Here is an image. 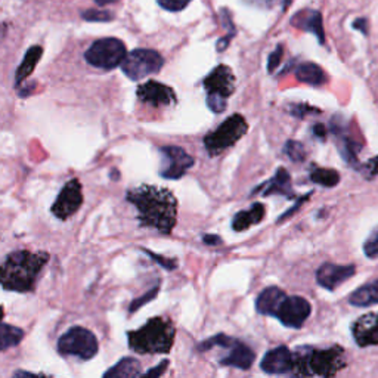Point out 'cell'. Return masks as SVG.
Segmentation results:
<instances>
[{
  "label": "cell",
  "instance_id": "obj_1",
  "mask_svg": "<svg viewBox=\"0 0 378 378\" xmlns=\"http://www.w3.org/2000/svg\"><path fill=\"white\" fill-rule=\"evenodd\" d=\"M127 201L138 210V220L142 228L155 229L169 235L176 225L178 200L167 188L140 185L127 191Z\"/></svg>",
  "mask_w": 378,
  "mask_h": 378
},
{
  "label": "cell",
  "instance_id": "obj_2",
  "mask_svg": "<svg viewBox=\"0 0 378 378\" xmlns=\"http://www.w3.org/2000/svg\"><path fill=\"white\" fill-rule=\"evenodd\" d=\"M48 261V253H31L28 250L10 253L0 265V285L15 293H30L35 290Z\"/></svg>",
  "mask_w": 378,
  "mask_h": 378
},
{
  "label": "cell",
  "instance_id": "obj_3",
  "mask_svg": "<svg viewBox=\"0 0 378 378\" xmlns=\"http://www.w3.org/2000/svg\"><path fill=\"white\" fill-rule=\"evenodd\" d=\"M175 336V325L161 316L149 319L142 328L127 332L129 348L140 355L169 353Z\"/></svg>",
  "mask_w": 378,
  "mask_h": 378
},
{
  "label": "cell",
  "instance_id": "obj_4",
  "mask_svg": "<svg viewBox=\"0 0 378 378\" xmlns=\"http://www.w3.org/2000/svg\"><path fill=\"white\" fill-rule=\"evenodd\" d=\"M344 350L339 346L316 350L309 346L293 353V372L303 377H331L344 368Z\"/></svg>",
  "mask_w": 378,
  "mask_h": 378
},
{
  "label": "cell",
  "instance_id": "obj_5",
  "mask_svg": "<svg viewBox=\"0 0 378 378\" xmlns=\"http://www.w3.org/2000/svg\"><path fill=\"white\" fill-rule=\"evenodd\" d=\"M248 123L241 114H234L204 138V147L211 157L220 155L223 151L234 147L247 133Z\"/></svg>",
  "mask_w": 378,
  "mask_h": 378
},
{
  "label": "cell",
  "instance_id": "obj_6",
  "mask_svg": "<svg viewBox=\"0 0 378 378\" xmlns=\"http://www.w3.org/2000/svg\"><path fill=\"white\" fill-rule=\"evenodd\" d=\"M204 88L207 91V105L216 114L226 110V100L235 91V75L226 66L216 67L206 79Z\"/></svg>",
  "mask_w": 378,
  "mask_h": 378
},
{
  "label": "cell",
  "instance_id": "obj_7",
  "mask_svg": "<svg viewBox=\"0 0 378 378\" xmlns=\"http://www.w3.org/2000/svg\"><path fill=\"white\" fill-rule=\"evenodd\" d=\"M211 348H225L228 349L223 358L220 359V365L223 366H234L238 370H248L253 365L256 355L254 352L248 348L247 344L234 340L225 334H219L200 344V350H210Z\"/></svg>",
  "mask_w": 378,
  "mask_h": 378
},
{
  "label": "cell",
  "instance_id": "obj_8",
  "mask_svg": "<svg viewBox=\"0 0 378 378\" xmlns=\"http://www.w3.org/2000/svg\"><path fill=\"white\" fill-rule=\"evenodd\" d=\"M100 350L98 339L95 334L83 327L70 328L58 341V352L64 356H74L82 361L95 358Z\"/></svg>",
  "mask_w": 378,
  "mask_h": 378
},
{
  "label": "cell",
  "instance_id": "obj_9",
  "mask_svg": "<svg viewBox=\"0 0 378 378\" xmlns=\"http://www.w3.org/2000/svg\"><path fill=\"white\" fill-rule=\"evenodd\" d=\"M127 55L124 43L120 39L106 37L96 40L93 45L86 50L84 58L92 67L102 70H113L122 66Z\"/></svg>",
  "mask_w": 378,
  "mask_h": 378
},
{
  "label": "cell",
  "instance_id": "obj_10",
  "mask_svg": "<svg viewBox=\"0 0 378 378\" xmlns=\"http://www.w3.org/2000/svg\"><path fill=\"white\" fill-rule=\"evenodd\" d=\"M164 66V58L153 49H135L127 53L122 62V70L129 79L139 82L158 73Z\"/></svg>",
  "mask_w": 378,
  "mask_h": 378
},
{
  "label": "cell",
  "instance_id": "obj_11",
  "mask_svg": "<svg viewBox=\"0 0 378 378\" xmlns=\"http://www.w3.org/2000/svg\"><path fill=\"white\" fill-rule=\"evenodd\" d=\"M312 313L309 301L300 296H285L274 316L288 328H301Z\"/></svg>",
  "mask_w": 378,
  "mask_h": 378
},
{
  "label": "cell",
  "instance_id": "obj_12",
  "mask_svg": "<svg viewBox=\"0 0 378 378\" xmlns=\"http://www.w3.org/2000/svg\"><path fill=\"white\" fill-rule=\"evenodd\" d=\"M161 169L160 175L164 179L178 180L187 175V171L193 166V158L180 147H163L161 148Z\"/></svg>",
  "mask_w": 378,
  "mask_h": 378
},
{
  "label": "cell",
  "instance_id": "obj_13",
  "mask_svg": "<svg viewBox=\"0 0 378 378\" xmlns=\"http://www.w3.org/2000/svg\"><path fill=\"white\" fill-rule=\"evenodd\" d=\"M83 204V191L79 179H71L61 189L57 201L53 202L52 213L61 220H67L77 213Z\"/></svg>",
  "mask_w": 378,
  "mask_h": 378
},
{
  "label": "cell",
  "instance_id": "obj_14",
  "mask_svg": "<svg viewBox=\"0 0 378 378\" xmlns=\"http://www.w3.org/2000/svg\"><path fill=\"white\" fill-rule=\"evenodd\" d=\"M138 100L144 104L153 106H164L176 104V93L170 86L163 84L155 80H149L144 84H140L138 91Z\"/></svg>",
  "mask_w": 378,
  "mask_h": 378
},
{
  "label": "cell",
  "instance_id": "obj_15",
  "mask_svg": "<svg viewBox=\"0 0 378 378\" xmlns=\"http://www.w3.org/2000/svg\"><path fill=\"white\" fill-rule=\"evenodd\" d=\"M356 274L353 265H334L323 263L316 272L318 284L325 290H336L346 281L350 279Z\"/></svg>",
  "mask_w": 378,
  "mask_h": 378
},
{
  "label": "cell",
  "instance_id": "obj_16",
  "mask_svg": "<svg viewBox=\"0 0 378 378\" xmlns=\"http://www.w3.org/2000/svg\"><path fill=\"white\" fill-rule=\"evenodd\" d=\"M352 336L359 348L378 344V312L366 313L353 322Z\"/></svg>",
  "mask_w": 378,
  "mask_h": 378
},
{
  "label": "cell",
  "instance_id": "obj_17",
  "mask_svg": "<svg viewBox=\"0 0 378 378\" xmlns=\"http://www.w3.org/2000/svg\"><path fill=\"white\" fill-rule=\"evenodd\" d=\"M261 368L266 374L293 372V352L285 346H278L263 356Z\"/></svg>",
  "mask_w": 378,
  "mask_h": 378
},
{
  "label": "cell",
  "instance_id": "obj_18",
  "mask_svg": "<svg viewBox=\"0 0 378 378\" xmlns=\"http://www.w3.org/2000/svg\"><path fill=\"white\" fill-rule=\"evenodd\" d=\"M291 26L308 31L318 39L321 45L325 43V31H323L322 15L315 9H301L291 18Z\"/></svg>",
  "mask_w": 378,
  "mask_h": 378
},
{
  "label": "cell",
  "instance_id": "obj_19",
  "mask_svg": "<svg viewBox=\"0 0 378 378\" xmlns=\"http://www.w3.org/2000/svg\"><path fill=\"white\" fill-rule=\"evenodd\" d=\"M331 131L337 139V144L340 148L341 157L348 161V163L352 167H359V161H358V153L361 149V144L356 142L353 138H350L346 131L343 129V123L337 124V120H334L331 124Z\"/></svg>",
  "mask_w": 378,
  "mask_h": 378
},
{
  "label": "cell",
  "instance_id": "obj_20",
  "mask_svg": "<svg viewBox=\"0 0 378 378\" xmlns=\"http://www.w3.org/2000/svg\"><path fill=\"white\" fill-rule=\"evenodd\" d=\"M256 193H262V196H275V193H279V196L284 197H293V189H291V178L290 173L285 169H278L274 178L271 180H267L263 183L262 187L256 188L252 196H256Z\"/></svg>",
  "mask_w": 378,
  "mask_h": 378
},
{
  "label": "cell",
  "instance_id": "obj_21",
  "mask_svg": "<svg viewBox=\"0 0 378 378\" xmlns=\"http://www.w3.org/2000/svg\"><path fill=\"white\" fill-rule=\"evenodd\" d=\"M287 294L283 290L278 287H267L265 288L261 294H258L256 300V309L258 313L267 316H274L276 308L279 306L281 301Z\"/></svg>",
  "mask_w": 378,
  "mask_h": 378
},
{
  "label": "cell",
  "instance_id": "obj_22",
  "mask_svg": "<svg viewBox=\"0 0 378 378\" xmlns=\"http://www.w3.org/2000/svg\"><path fill=\"white\" fill-rule=\"evenodd\" d=\"M265 218V206L261 202H256L248 210L238 211L234 216L232 229L236 232H241L250 228L253 225L261 223Z\"/></svg>",
  "mask_w": 378,
  "mask_h": 378
},
{
  "label": "cell",
  "instance_id": "obj_23",
  "mask_svg": "<svg viewBox=\"0 0 378 378\" xmlns=\"http://www.w3.org/2000/svg\"><path fill=\"white\" fill-rule=\"evenodd\" d=\"M299 82L309 86H322L327 83V74L315 62H303L296 68Z\"/></svg>",
  "mask_w": 378,
  "mask_h": 378
},
{
  "label": "cell",
  "instance_id": "obj_24",
  "mask_svg": "<svg viewBox=\"0 0 378 378\" xmlns=\"http://www.w3.org/2000/svg\"><path fill=\"white\" fill-rule=\"evenodd\" d=\"M349 303L356 308H368L372 305H378V279L353 291L349 297Z\"/></svg>",
  "mask_w": 378,
  "mask_h": 378
},
{
  "label": "cell",
  "instance_id": "obj_25",
  "mask_svg": "<svg viewBox=\"0 0 378 378\" xmlns=\"http://www.w3.org/2000/svg\"><path fill=\"white\" fill-rule=\"evenodd\" d=\"M41 55H43L41 46H33L27 50L23 62H21V66L18 67V70L15 73V84L17 86H19L27 77H30V75L33 74Z\"/></svg>",
  "mask_w": 378,
  "mask_h": 378
},
{
  "label": "cell",
  "instance_id": "obj_26",
  "mask_svg": "<svg viewBox=\"0 0 378 378\" xmlns=\"http://www.w3.org/2000/svg\"><path fill=\"white\" fill-rule=\"evenodd\" d=\"M142 368H140V362L136 358H124L118 363H115L111 370H108L104 377L113 378H136L142 375Z\"/></svg>",
  "mask_w": 378,
  "mask_h": 378
},
{
  "label": "cell",
  "instance_id": "obj_27",
  "mask_svg": "<svg viewBox=\"0 0 378 378\" xmlns=\"http://www.w3.org/2000/svg\"><path fill=\"white\" fill-rule=\"evenodd\" d=\"M24 339V331L9 325V323H0V352L15 348Z\"/></svg>",
  "mask_w": 378,
  "mask_h": 378
},
{
  "label": "cell",
  "instance_id": "obj_28",
  "mask_svg": "<svg viewBox=\"0 0 378 378\" xmlns=\"http://www.w3.org/2000/svg\"><path fill=\"white\" fill-rule=\"evenodd\" d=\"M310 180L318 183L321 187L332 188L339 185L340 175L332 169H322V167H313L310 171Z\"/></svg>",
  "mask_w": 378,
  "mask_h": 378
},
{
  "label": "cell",
  "instance_id": "obj_29",
  "mask_svg": "<svg viewBox=\"0 0 378 378\" xmlns=\"http://www.w3.org/2000/svg\"><path fill=\"white\" fill-rule=\"evenodd\" d=\"M284 151L288 158L291 161H294V163H301V161H305L306 158V149L303 144L297 142V140H288L284 147Z\"/></svg>",
  "mask_w": 378,
  "mask_h": 378
},
{
  "label": "cell",
  "instance_id": "obj_30",
  "mask_svg": "<svg viewBox=\"0 0 378 378\" xmlns=\"http://www.w3.org/2000/svg\"><path fill=\"white\" fill-rule=\"evenodd\" d=\"M84 21H89V23H108V21L114 19V14L110 12V10H104V9H89L84 10L82 14Z\"/></svg>",
  "mask_w": 378,
  "mask_h": 378
},
{
  "label": "cell",
  "instance_id": "obj_31",
  "mask_svg": "<svg viewBox=\"0 0 378 378\" xmlns=\"http://www.w3.org/2000/svg\"><path fill=\"white\" fill-rule=\"evenodd\" d=\"M363 253L366 257L377 258L378 257V229L371 234V236L363 244Z\"/></svg>",
  "mask_w": 378,
  "mask_h": 378
},
{
  "label": "cell",
  "instance_id": "obj_32",
  "mask_svg": "<svg viewBox=\"0 0 378 378\" xmlns=\"http://www.w3.org/2000/svg\"><path fill=\"white\" fill-rule=\"evenodd\" d=\"M157 2L161 8L170 10V12H179V10L185 9L192 0H157Z\"/></svg>",
  "mask_w": 378,
  "mask_h": 378
},
{
  "label": "cell",
  "instance_id": "obj_33",
  "mask_svg": "<svg viewBox=\"0 0 378 378\" xmlns=\"http://www.w3.org/2000/svg\"><path fill=\"white\" fill-rule=\"evenodd\" d=\"M142 252L147 253L149 257H153L158 265H161L164 269H167V271H175V269L178 267V262L175 261V258H167L164 256H158V254H155L153 252L145 250V248H142Z\"/></svg>",
  "mask_w": 378,
  "mask_h": 378
},
{
  "label": "cell",
  "instance_id": "obj_34",
  "mask_svg": "<svg viewBox=\"0 0 378 378\" xmlns=\"http://www.w3.org/2000/svg\"><path fill=\"white\" fill-rule=\"evenodd\" d=\"M158 290H160V287H154L153 290L148 291V293H145L140 299H136V300L133 301V303L131 305V312H135V310H138V309L142 308L145 303H148V301L154 300V299L157 297V294H158Z\"/></svg>",
  "mask_w": 378,
  "mask_h": 378
},
{
  "label": "cell",
  "instance_id": "obj_35",
  "mask_svg": "<svg viewBox=\"0 0 378 378\" xmlns=\"http://www.w3.org/2000/svg\"><path fill=\"white\" fill-rule=\"evenodd\" d=\"M283 45H278L276 49L271 53V55H269V59H267V71L269 73H274L278 66H279V62H281V58H283Z\"/></svg>",
  "mask_w": 378,
  "mask_h": 378
},
{
  "label": "cell",
  "instance_id": "obj_36",
  "mask_svg": "<svg viewBox=\"0 0 378 378\" xmlns=\"http://www.w3.org/2000/svg\"><path fill=\"white\" fill-rule=\"evenodd\" d=\"M361 170H362V173H363L365 179H372V178H375V176L378 175V157L370 160L368 163L363 164V166L361 167Z\"/></svg>",
  "mask_w": 378,
  "mask_h": 378
},
{
  "label": "cell",
  "instance_id": "obj_37",
  "mask_svg": "<svg viewBox=\"0 0 378 378\" xmlns=\"http://www.w3.org/2000/svg\"><path fill=\"white\" fill-rule=\"evenodd\" d=\"M248 6L258 8V9H272L279 0H243Z\"/></svg>",
  "mask_w": 378,
  "mask_h": 378
},
{
  "label": "cell",
  "instance_id": "obj_38",
  "mask_svg": "<svg viewBox=\"0 0 378 378\" xmlns=\"http://www.w3.org/2000/svg\"><path fill=\"white\" fill-rule=\"evenodd\" d=\"M309 113H315L316 114V113H321V111H318L316 108H312L309 105H293V108H291V114L297 115L299 118H303Z\"/></svg>",
  "mask_w": 378,
  "mask_h": 378
},
{
  "label": "cell",
  "instance_id": "obj_39",
  "mask_svg": "<svg viewBox=\"0 0 378 378\" xmlns=\"http://www.w3.org/2000/svg\"><path fill=\"white\" fill-rule=\"evenodd\" d=\"M167 365H169V361L166 359V361H163L161 363H158V365L155 366V368L147 371V372L142 374V375H145V377H160V375H163V374L166 372V370H167Z\"/></svg>",
  "mask_w": 378,
  "mask_h": 378
},
{
  "label": "cell",
  "instance_id": "obj_40",
  "mask_svg": "<svg viewBox=\"0 0 378 378\" xmlns=\"http://www.w3.org/2000/svg\"><path fill=\"white\" fill-rule=\"evenodd\" d=\"M353 28L362 31L363 35H368V21H366V18L356 19L355 23H353Z\"/></svg>",
  "mask_w": 378,
  "mask_h": 378
},
{
  "label": "cell",
  "instance_id": "obj_41",
  "mask_svg": "<svg viewBox=\"0 0 378 378\" xmlns=\"http://www.w3.org/2000/svg\"><path fill=\"white\" fill-rule=\"evenodd\" d=\"M202 241L209 244V245H218V244H222V240L220 236L218 235H204L202 236Z\"/></svg>",
  "mask_w": 378,
  "mask_h": 378
},
{
  "label": "cell",
  "instance_id": "obj_42",
  "mask_svg": "<svg viewBox=\"0 0 378 378\" xmlns=\"http://www.w3.org/2000/svg\"><path fill=\"white\" fill-rule=\"evenodd\" d=\"M313 133H315V136H321V139L323 140L325 139V127H323L322 124H315L313 126Z\"/></svg>",
  "mask_w": 378,
  "mask_h": 378
},
{
  "label": "cell",
  "instance_id": "obj_43",
  "mask_svg": "<svg viewBox=\"0 0 378 378\" xmlns=\"http://www.w3.org/2000/svg\"><path fill=\"white\" fill-rule=\"evenodd\" d=\"M114 2H117V0H95V3L98 6H106V5H111Z\"/></svg>",
  "mask_w": 378,
  "mask_h": 378
},
{
  "label": "cell",
  "instance_id": "obj_44",
  "mask_svg": "<svg viewBox=\"0 0 378 378\" xmlns=\"http://www.w3.org/2000/svg\"><path fill=\"white\" fill-rule=\"evenodd\" d=\"M291 3H293V0H284V2H283V10H284V12L291 6Z\"/></svg>",
  "mask_w": 378,
  "mask_h": 378
},
{
  "label": "cell",
  "instance_id": "obj_45",
  "mask_svg": "<svg viewBox=\"0 0 378 378\" xmlns=\"http://www.w3.org/2000/svg\"><path fill=\"white\" fill-rule=\"evenodd\" d=\"M3 313H5V312H3V308H2V306H0V319H2V318H3Z\"/></svg>",
  "mask_w": 378,
  "mask_h": 378
}]
</instances>
